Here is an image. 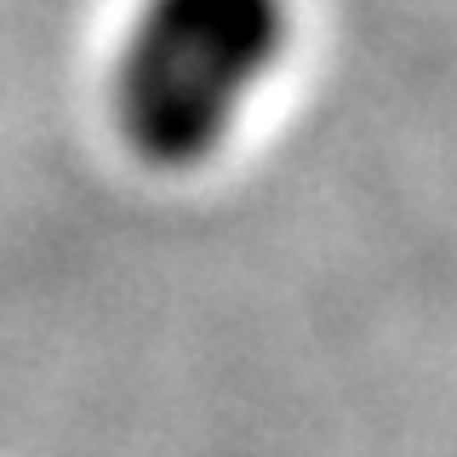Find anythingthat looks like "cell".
<instances>
[{
	"instance_id": "6da1fadb",
	"label": "cell",
	"mask_w": 457,
	"mask_h": 457,
	"mask_svg": "<svg viewBox=\"0 0 457 457\" xmlns=\"http://www.w3.org/2000/svg\"><path fill=\"white\" fill-rule=\"evenodd\" d=\"M286 35V0H143L114 57L120 137L149 166H200L280 63Z\"/></svg>"
}]
</instances>
